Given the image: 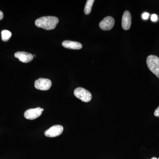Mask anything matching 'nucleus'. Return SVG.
Returning a JSON list of instances; mask_svg holds the SVG:
<instances>
[{"instance_id":"a211bd4d","label":"nucleus","mask_w":159,"mask_h":159,"mask_svg":"<svg viewBox=\"0 0 159 159\" xmlns=\"http://www.w3.org/2000/svg\"><path fill=\"white\" fill-rule=\"evenodd\" d=\"M158 159H159V158H158Z\"/></svg>"},{"instance_id":"0eeeda50","label":"nucleus","mask_w":159,"mask_h":159,"mask_svg":"<svg viewBox=\"0 0 159 159\" xmlns=\"http://www.w3.org/2000/svg\"><path fill=\"white\" fill-rule=\"evenodd\" d=\"M115 25V20L111 16H107L100 22L99 26L100 29L105 31L110 30L112 29Z\"/></svg>"},{"instance_id":"f257e3e1","label":"nucleus","mask_w":159,"mask_h":159,"mask_svg":"<svg viewBox=\"0 0 159 159\" xmlns=\"http://www.w3.org/2000/svg\"><path fill=\"white\" fill-rule=\"evenodd\" d=\"M58 21V19L55 16H43L36 20L35 21V25L39 28L47 30H51L56 28Z\"/></svg>"},{"instance_id":"6e6552de","label":"nucleus","mask_w":159,"mask_h":159,"mask_svg":"<svg viewBox=\"0 0 159 159\" xmlns=\"http://www.w3.org/2000/svg\"><path fill=\"white\" fill-rule=\"evenodd\" d=\"M14 56L19 59L20 61L24 63L30 62L33 59V55L32 54L24 51L16 52Z\"/></svg>"},{"instance_id":"9b49d317","label":"nucleus","mask_w":159,"mask_h":159,"mask_svg":"<svg viewBox=\"0 0 159 159\" xmlns=\"http://www.w3.org/2000/svg\"><path fill=\"white\" fill-rule=\"evenodd\" d=\"M94 2L95 1L94 0H88L87 1L84 9V13L86 15H89L90 13Z\"/></svg>"},{"instance_id":"f3484780","label":"nucleus","mask_w":159,"mask_h":159,"mask_svg":"<svg viewBox=\"0 0 159 159\" xmlns=\"http://www.w3.org/2000/svg\"><path fill=\"white\" fill-rule=\"evenodd\" d=\"M151 159H158L156 157H154L152 158Z\"/></svg>"},{"instance_id":"2eb2a0df","label":"nucleus","mask_w":159,"mask_h":159,"mask_svg":"<svg viewBox=\"0 0 159 159\" xmlns=\"http://www.w3.org/2000/svg\"><path fill=\"white\" fill-rule=\"evenodd\" d=\"M154 115L155 116L159 117V106L157 108L155 111Z\"/></svg>"},{"instance_id":"9d476101","label":"nucleus","mask_w":159,"mask_h":159,"mask_svg":"<svg viewBox=\"0 0 159 159\" xmlns=\"http://www.w3.org/2000/svg\"><path fill=\"white\" fill-rule=\"evenodd\" d=\"M62 45L66 48L74 50H79L82 48V44L80 43L70 40H65L63 42Z\"/></svg>"},{"instance_id":"7ed1b4c3","label":"nucleus","mask_w":159,"mask_h":159,"mask_svg":"<svg viewBox=\"0 0 159 159\" xmlns=\"http://www.w3.org/2000/svg\"><path fill=\"white\" fill-rule=\"evenodd\" d=\"M75 97L83 102H89L92 99V95L89 91L83 88H77L74 91Z\"/></svg>"},{"instance_id":"4468645a","label":"nucleus","mask_w":159,"mask_h":159,"mask_svg":"<svg viewBox=\"0 0 159 159\" xmlns=\"http://www.w3.org/2000/svg\"><path fill=\"white\" fill-rule=\"evenodd\" d=\"M151 19L152 21H157V20L158 19L157 16L156 14H152V15Z\"/></svg>"},{"instance_id":"39448f33","label":"nucleus","mask_w":159,"mask_h":159,"mask_svg":"<svg viewBox=\"0 0 159 159\" xmlns=\"http://www.w3.org/2000/svg\"><path fill=\"white\" fill-rule=\"evenodd\" d=\"M43 110V109L40 107L30 109L25 112L24 116L26 119L34 120L39 117L42 114Z\"/></svg>"},{"instance_id":"f8f14e48","label":"nucleus","mask_w":159,"mask_h":159,"mask_svg":"<svg viewBox=\"0 0 159 159\" xmlns=\"http://www.w3.org/2000/svg\"><path fill=\"white\" fill-rule=\"evenodd\" d=\"M11 36V32L8 30H4L2 31V39L3 41L6 42L9 40Z\"/></svg>"},{"instance_id":"f03ea898","label":"nucleus","mask_w":159,"mask_h":159,"mask_svg":"<svg viewBox=\"0 0 159 159\" xmlns=\"http://www.w3.org/2000/svg\"><path fill=\"white\" fill-rule=\"evenodd\" d=\"M146 62L148 69L159 78V57L156 55H149L147 57Z\"/></svg>"},{"instance_id":"20e7f679","label":"nucleus","mask_w":159,"mask_h":159,"mask_svg":"<svg viewBox=\"0 0 159 159\" xmlns=\"http://www.w3.org/2000/svg\"><path fill=\"white\" fill-rule=\"evenodd\" d=\"M52 82L50 80L45 78H39L34 82L35 88L40 90H48L51 88Z\"/></svg>"},{"instance_id":"ddd939ff","label":"nucleus","mask_w":159,"mask_h":159,"mask_svg":"<svg viewBox=\"0 0 159 159\" xmlns=\"http://www.w3.org/2000/svg\"><path fill=\"white\" fill-rule=\"evenodd\" d=\"M149 14H148V12H144L143 14L142 15V18L144 20H147L149 17Z\"/></svg>"},{"instance_id":"dca6fc26","label":"nucleus","mask_w":159,"mask_h":159,"mask_svg":"<svg viewBox=\"0 0 159 159\" xmlns=\"http://www.w3.org/2000/svg\"><path fill=\"white\" fill-rule=\"evenodd\" d=\"M3 17H4V15H3L2 11H0V20L2 19Z\"/></svg>"},{"instance_id":"1a4fd4ad","label":"nucleus","mask_w":159,"mask_h":159,"mask_svg":"<svg viewBox=\"0 0 159 159\" xmlns=\"http://www.w3.org/2000/svg\"><path fill=\"white\" fill-rule=\"evenodd\" d=\"M131 25V16L129 11H125L122 16V26L123 29L128 30Z\"/></svg>"},{"instance_id":"423d86ee","label":"nucleus","mask_w":159,"mask_h":159,"mask_svg":"<svg viewBox=\"0 0 159 159\" xmlns=\"http://www.w3.org/2000/svg\"><path fill=\"white\" fill-rule=\"evenodd\" d=\"M63 127L61 125H54L46 131L44 133L46 137L54 138L59 136L62 134Z\"/></svg>"}]
</instances>
